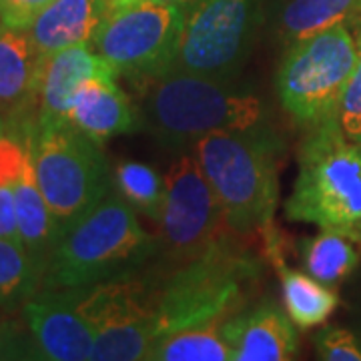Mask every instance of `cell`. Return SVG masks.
Masks as SVG:
<instances>
[{"mask_svg":"<svg viewBox=\"0 0 361 361\" xmlns=\"http://www.w3.org/2000/svg\"><path fill=\"white\" fill-rule=\"evenodd\" d=\"M28 147L61 239L113 189V171L101 142L68 121H32Z\"/></svg>","mask_w":361,"mask_h":361,"instance_id":"6","label":"cell"},{"mask_svg":"<svg viewBox=\"0 0 361 361\" xmlns=\"http://www.w3.org/2000/svg\"><path fill=\"white\" fill-rule=\"evenodd\" d=\"M307 130L285 217L361 241V139L345 135L337 116Z\"/></svg>","mask_w":361,"mask_h":361,"instance_id":"5","label":"cell"},{"mask_svg":"<svg viewBox=\"0 0 361 361\" xmlns=\"http://www.w3.org/2000/svg\"><path fill=\"white\" fill-rule=\"evenodd\" d=\"M26 323L40 360L89 361L94 357V334L78 307L75 289L40 287L23 303Z\"/></svg>","mask_w":361,"mask_h":361,"instance_id":"12","label":"cell"},{"mask_svg":"<svg viewBox=\"0 0 361 361\" xmlns=\"http://www.w3.org/2000/svg\"><path fill=\"white\" fill-rule=\"evenodd\" d=\"M161 255V241L145 231L137 211L115 187L103 201L61 235L40 287L80 289L142 273Z\"/></svg>","mask_w":361,"mask_h":361,"instance_id":"3","label":"cell"},{"mask_svg":"<svg viewBox=\"0 0 361 361\" xmlns=\"http://www.w3.org/2000/svg\"><path fill=\"white\" fill-rule=\"evenodd\" d=\"M35 118H0V237L20 243L16 221V183L28 149V125Z\"/></svg>","mask_w":361,"mask_h":361,"instance_id":"21","label":"cell"},{"mask_svg":"<svg viewBox=\"0 0 361 361\" xmlns=\"http://www.w3.org/2000/svg\"><path fill=\"white\" fill-rule=\"evenodd\" d=\"M104 6H106V11L109 13H113V11H118V8H125V6H130V4H137V2H141V0H103Z\"/></svg>","mask_w":361,"mask_h":361,"instance_id":"30","label":"cell"},{"mask_svg":"<svg viewBox=\"0 0 361 361\" xmlns=\"http://www.w3.org/2000/svg\"><path fill=\"white\" fill-rule=\"evenodd\" d=\"M337 121H339L341 129L345 130V135L361 139V49L357 65L353 68V75L349 78L348 89L343 92L339 109H337Z\"/></svg>","mask_w":361,"mask_h":361,"instance_id":"28","label":"cell"},{"mask_svg":"<svg viewBox=\"0 0 361 361\" xmlns=\"http://www.w3.org/2000/svg\"><path fill=\"white\" fill-rule=\"evenodd\" d=\"M263 247L265 257L271 259L275 271L281 279V297H283V310L291 317L299 329H311L323 325L331 317V313L339 305V297L329 285L317 281L305 271L291 269L285 263L283 241L275 227L263 233Z\"/></svg>","mask_w":361,"mask_h":361,"instance_id":"16","label":"cell"},{"mask_svg":"<svg viewBox=\"0 0 361 361\" xmlns=\"http://www.w3.org/2000/svg\"><path fill=\"white\" fill-rule=\"evenodd\" d=\"M159 285L145 273H135L75 289L78 307L94 334L92 360H147L157 339Z\"/></svg>","mask_w":361,"mask_h":361,"instance_id":"8","label":"cell"},{"mask_svg":"<svg viewBox=\"0 0 361 361\" xmlns=\"http://www.w3.org/2000/svg\"><path fill=\"white\" fill-rule=\"evenodd\" d=\"M360 239L336 229H322L315 237L301 243L303 269L317 281L334 287L349 277L360 265Z\"/></svg>","mask_w":361,"mask_h":361,"instance_id":"20","label":"cell"},{"mask_svg":"<svg viewBox=\"0 0 361 361\" xmlns=\"http://www.w3.org/2000/svg\"><path fill=\"white\" fill-rule=\"evenodd\" d=\"M297 325L273 301L237 311L221 323L233 348V361H287L299 351Z\"/></svg>","mask_w":361,"mask_h":361,"instance_id":"14","label":"cell"},{"mask_svg":"<svg viewBox=\"0 0 361 361\" xmlns=\"http://www.w3.org/2000/svg\"><path fill=\"white\" fill-rule=\"evenodd\" d=\"M42 285V275L23 243L0 237V307L23 305Z\"/></svg>","mask_w":361,"mask_h":361,"instance_id":"25","label":"cell"},{"mask_svg":"<svg viewBox=\"0 0 361 361\" xmlns=\"http://www.w3.org/2000/svg\"><path fill=\"white\" fill-rule=\"evenodd\" d=\"M106 14L103 0H52L28 32L44 56L77 44H92Z\"/></svg>","mask_w":361,"mask_h":361,"instance_id":"17","label":"cell"},{"mask_svg":"<svg viewBox=\"0 0 361 361\" xmlns=\"http://www.w3.org/2000/svg\"><path fill=\"white\" fill-rule=\"evenodd\" d=\"M16 221L20 243L40 271V275H44L49 257L59 241V229L35 175L30 147L26 149L25 163L16 183Z\"/></svg>","mask_w":361,"mask_h":361,"instance_id":"18","label":"cell"},{"mask_svg":"<svg viewBox=\"0 0 361 361\" xmlns=\"http://www.w3.org/2000/svg\"><path fill=\"white\" fill-rule=\"evenodd\" d=\"M360 4L361 0H289L279 14V32L285 42L303 39L355 16Z\"/></svg>","mask_w":361,"mask_h":361,"instance_id":"23","label":"cell"},{"mask_svg":"<svg viewBox=\"0 0 361 361\" xmlns=\"http://www.w3.org/2000/svg\"><path fill=\"white\" fill-rule=\"evenodd\" d=\"M191 147L233 233L251 237L273 227L279 197V142L273 130H215Z\"/></svg>","mask_w":361,"mask_h":361,"instance_id":"4","label":"cell"},{"mask_svg":"<svg viewBox=\"0 0 361 361\" xmlns=\"http://www.w3.org/2000/svg\"><path fill=\"white\" fill-rule=\"evenodd\" d=\"M360 49V26L353 16L287 42L275 75L285 113L307 129L337 116Z\"/></svg>","mask_w":361,"mask_h":361,"instance_id":"7","label":"cell"},{"mask_svg":"<svg viewBox=\"0 0 361 361\" xmlns=\"http://www.w3.org/2000/svg\"><path fill=\"white\" fill-rule=\"evenodd\" d=\"M2 313H4V310H2V307H0V317H2Z\"/></svg>","mask_w":361,"mask_h":361,"instance_id":"32","label":"cell"},{"mask_svg":"<svg viewBox=\"0 0 361 361\" xmlns=\"http://www.w3.org/2000/svg\"><path fill=\"white\" fill-rule=\"evenodd\" d=\"M52 0H0V25L30 28Z\"/></svg>","mask_w":361,"mask_h":361,"instance_id":"29","label":"cell"},{"mask_svg":"<svg viewBox=\"0 0 361 361\" xmlns=\"http://www.w3.org/2000/svg\"><path fill=\"white\" fill-rule=\"evenodd\" d=\"M187 11L175 4L141 0L104 16L92 49L133 82L167 73L179 47Z\"/></svg>","mask_w":361,"mask_h":361,"instance_id":"10","label":"cell"},{"mask_svg":"<svg viewBox=\"0 0 361 361\" xmlns=\"http://www.w3.org/2000/svg\"><path fill=\"white\" fill-rule=\"evenodd\" d=\"M223 323V322H221ZM221 323L189 327L157 337L149 361H233V348L223 337Z\"/></svg>","mask_w":361,"mask_h":361,"instance_id":"22","label":"cell"},{"mask_svg":"<svg viewBox=\"0 0 361 361\" xmlns=\"http://www.w3.org/2000/svg\"><path fill=\"white\" fill-rule=\"evenodd\" d=\"M66 121L99 142L141 127L139 109H135L127 92L118 87L116 77L85 80L75 92Z\"/></svg>","mask_w":361,"mask_h":361,"instance_id":"15","label":"cell"},{"mask_svg":"<svg viewBox=\"0 0 361 361\" xmlns=\"http://www.w3.org/2000/svg\"><path fill=\"white\" fill-rule=\"evenodd\" d=\"M135 85L141 127L165 147H187L215 130H271L267 103L227 78L167 71Z\"/></svg>","mask_w":361,"mask_h":361,"instance_id":"1","label":"cell"},{"mask_svg":"<svg viewBox=\"0 0 361 361\" xmlns=\"http://www.w3.org/2000/svg\"><path fill=\"white\" fill-rule=\"evenodd\" d=\"M227 229L201 255L171 269L159 285L157 337L221 323L245 310L263 275V257Z\"/></svg>","mask_w":361,"mask_h":361,"instance_id":"2","label":"cell"},{"mask_svg":"<svg viewBox=\"0 0 361 361\" xmlns=\"http://www.w3.org/2000/svg\"><path fill=\"white\" fill-rule=\"evenodd\" d=\"M97 77H116L92 44H77L40 59L35 89V121H66L78 87Z\"/></svg>","mask_w":361,"mask_h":361,"instance_id":"13","label":"cell"},{"mask_svg":"<svg viewBox=\"0 0 361 361\" xmlns=\"http://www.w3.org/2000/svg\"><path fill=\"white\" fill-rule=\"evenodd\" d=\"M357 14H361V4H360V11H357Z\"/></svg>","mask_w":361,"mask_h":361,"instance_id":"33","label":"cell"},{"mask_svg":"<svg viewBox=\"0 0 361 361\" xmlns=\"http://www.w3.org/2000/svg\"><path fill=\"white\" fill-rule=\"evenodd\" d=\"M265 0H199L187 13L169 71L233 78L253 51Z\"/></svg>","mask_w":361,"mask_h":361,"instance_id":"9","label":"cell"},{"mask_svg":"<svg viewBox=\"0 0 361 361\" xmlns=\"http://www.w3.org/2000/svg\"><path fill=\"white\" fill-rule=\"evenodd\" d=\"M113 187L137 213L159 223L165 201V177L137 161H123L113 171Z\"/></svg>","mask_w":361,"mask_h":361,"instance_id":"24","label":"cell"},{"mask_svg":"<svg viewBox=\"0 0 361 361\" xmlns=\"http://www.w3.org/2000/svg\"><path fill=\"white\" fill-rule=\"evenodd\" d=\"M40 59L28 28L0 25V106L35 109Z\"/></svg>","mask_w":361,"mask_h":361,"instance_id":"19","label":"cell"},{"mask_svg":"<svg viewBox=\"0 0 361 361\" xmlns=\"http://www.w3.org/2000/svg\"><path fill=\"white\" fill-rule=\"evenodd\" d=\"M317 357L325 361H361V341L343 327H325L313 337Z\"/></svg>","mask_w":361,"mask_h":361,"instance_id":"26","label":"cell"},{"mask_svg":"<svg viewBox=\"0 0 361 361\" xmlns=\"http://www.w3.org/2000/svg\"><path fill=\"white\" fill-rule=\"evenodd\" d=\"M161 255L171 269L201 255L229 227L219 199L197 159L183 153L165 175L161 211Z\"/></svg>","mask_w":361,"mask_h":361,"instance_id":"11","label":"cell"},{"mask_svg":"<svg viewBox=\"0 0 361 361\" xmlns=\"http://www.w3.org/2000/svg\"><path fill=\"white\" fill-rule=\"evenodd\" d=\"M40 360L39 349L26 323L0 317V361Z\"/></svg>","mask_w":361,"mask_h":361,"instance_id":"27","label":"cell"},{"mask_svg":"<svg viewBox=\"0 0 361 361\" xmlns=\"http://www.w3.org/2000/svg\"><path fill=\"white\" fill-rule=\"evenodd\" d=\"M153 2H161V4H175V6H180V8H185V11L189 13L199 0H153Z\"/></svg>","mask_w":361,"mask_h":361,"instance_id":"31","label":"cell"}]
</instances>
